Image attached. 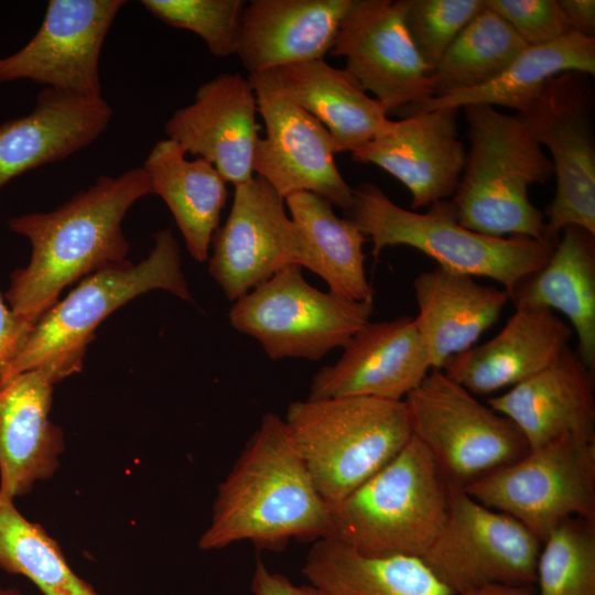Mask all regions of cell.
<instances>
[{
	"label": "cell",
	"instance_id": "cell-1",
	"mask_svg": "<svg viewBox=\"0 0 595 595\" xmlns=\"http://www.w3.org/2000/svg\"><path fill=\"white\" fill-rule=\"evenodd\" d=\"M149 194V174L134 167L98 177L51 212L9 219V228L26 237L32 248L29 263L11 274L4 295L10 309L34 325L64 288L127 260L129 244L121 224L129 208Z\"/></svg>",
	"mask_w": 595,
	"mask_h": 595
},
{
	"label": "cell",
	"instance_id": "cell-2",
	"mask_svg": "<svg viewBox=\"0 0 595 595\" xmlns=\"http://www.w3.org/2000/svg\"><path fill=\"white\" fill-rule=\"evenodd\" d=\"M332 506L316 488L283 418L263 414L217 488L201 550L248 541L281 549L292 539L318 540L331 531Z\"/></svg>",
	"mask_w": 595,
	"mask_h": 595
},
{
	"label": "cell",
	"instance_id": "cell-3",
	"mask_svg": "<svg viewBox=\"0 0 595 595\" xmlns=\"http://www.w3.org/2000/svg\"><path fill=\"white\" fill-rule=\"evenodd\" d=\"M463 109L470 147L450 199L456 220L490 237L547 239L544 214L529 197L531 185L553 176L543 148L518 115L486 105Z\"/></svg>",
	"mask_w": 595,
	"mask_h": 595
},
{
	"label": "cell",
	"instance_id": "cell-4",
	"mask_svg": "<svg viewBox=\"0 0 595 595\" xmlns=\"http://www.w3.org/2000/svg\"><path fill=\"white\" fill-rule=\"evenodd\" d=\"M150 255L138 264L125 260L83 278L35 322L3 378L40 370L55 385L83 369L96 328L117 309L151 290L192 300L180 248L170 228L153 235Z\"/></svg>",
	"mask_w": 595,
	"mask_h": 595
},
{
	"label": "cell",
	"instance_id": "cell-5",
	"mask_svg": "<svg viewBox=\"0 0 595 595\" xmlns=\"http://www.w3.org/2000/svg\"><path fill=\"white\" fill-rule=\"evenodd\" d=\"M345 217L370 239L375 259L387 247L409 246L446 271L495 280L509 299L548 262L555 246L547 239L473 231L456 220L450 199L430 205L426 213L405 209L370 183L353 188Z\"/></svg>",
	"mask_w": 595,
	"mask_h": 595
},
{
	"label": "cell",
	"instance_id": "cell-6",
	"mask_svg": "<svg viewBox=\"0 0 595 595\" xmlns=\"http://www.w3.org/2000/svg\"><path fill=\"white\" fill-rule=\"evenodd\" d=\"M321 495L335 506L390 462L412 436L404 400H296L283 418Z\"/></svg>",
	"mask_w": 595,
	"mask_h": 595
},
{
	"label": "cell",
	"instance_id": "cell-7",
	"mask_svg": "<svg viewBox=\"0 0 595 595\" xmlns=\"http://www.w3.org/2000/svg\"><path fill=\"white\" fill-rule=\"evenodd\" d=\"M447 506L448 483L412 435L390 462L332 506L327 538L363 554L422 558Z\"/></svg>",
	"mask_w": 595,
	"mask_h": 595
},
{
	"label": "cell",
	"instance_id": "cell-8",
	"mask_svg": "<svg viewBox=\"0 0 595 595\" xmlns=\"http://www.w3.org/2000/svg\"><path fill=\"white\" fill-rule=\"evenodd\" d=\"M404 402L412 435L451 485L464 488L530 451L511 420L440 369H431Z\"/></svg>",
	"mask_w": 595,
	"mask_h": 595
},
{
	"label": "cell",
	"instance_id": "cell-9",
	"mask_svg": "<svg viewBox=\"0 0 595 595\" xmlns=\"http://www.w3.org/2000/svg\"><path fill=\"white\" fill-rule=\"evenodd\" d=\"M374 299L349 301L323 292L291 264L235 301L231 326L258 340L273 360H320L369 322Z\"/></svg>",
	"mask_w": 595,
	"mask_h": 595
},
{
	"label": "cell",
	"instance_id": "cell-10",
	"mask_svg": "<svg viewBox=\"0 0 595 595\" xmlns=\"http://www.w3.org/2000/svg\"><path fill=\"white\" fill-rule=\"evenodd\" d=\"M464 489L543 542L569 518L595 520V440L564 435Z\"/></svg>",
	"mask_w": 595,
	"mask_h": 595
},
{
	"label": "cell",
	"instance_id": "cell-11",
	"mask_svg": "<svg viewBox=\"0 0 595 595\" xmlns=\"http://www.w3.org/2000/svg\"><path fill=\"white\" fill-rule=\"evenodd\" d=\"M541 545L520 521L448 484L445 520L421 559L458 595L490 584L533 586Z\"/></svg>",
	"mask_w": 595,
	"mask_h": 595
},
{
	"label": "cell",
	"instance_id": "cell-12",
	"mask_svg": "<svg viewBox=\"0 0 595 595\" xmlns=\"http://www.w3.org/2000/svg\"><path fill=\"white\" fill-rule=\"evenodd\" d=\"M589 76L577 72L552 78L541 96L517 113L548 150L555 193L545 210V238L556 244L569 226L595 235V139Z\"/></svg>",
	"mask_w": 595,
	"mask_h": 595
},
{
	"label": "cell",
	"instance_id": "cell-13",
	"mask_svg": "<svg viewBox=\"0 0 595 595\" xmlns=\"http://www.w3.org/2000/svg\"><path fill=\"white\" fill-rule=\"evenodd\" d=\"M263 119L252 170L283 198L310 192L346 210L350 187L336 166L328 131L283 89L273 71L248 76Z\"/></svg>",
	"mask_w": 595,
	"mask_h": 595
},
{
	"label": "cell",
	"instance_id": "cell-14",
	"mask_svg": "<svg viewBox=\"0 0 595 595\" xmlns=\"http://www.w3.org/2000/svg\"><path fill=\"white\" fill-rule=\"evenodd\" d=\"M387 113L434 98L431 69L405 28L401 0H353L329 52Z\"/></svg>",
	"mask_w": 595,
	"mask_h": 595
},
{
	"label": "cell",
	"instance_id": "cell-15",
	"mask_svg": "<svg viewBox=\"0 0 595 595\" xmlns=\"http://www.w3.org/2000/svg\"><path fill=\"white\" fill-rule=\"evenodd\" d=\"M125 0H51L35 35L0 58V83L29 79L74 95L101 97L99 58Z\"/></svg>",
	"mask_w": 595,
	"mask_h": 595
},
{
	"label": "cell",
	"instance_id": "cell-16",
	"mask_svg": "<svg viewBox=\"0 0 595 595\" xmlns=\"http://www.w3.org/2000/svg\"><path fill=\"white\" fill-rule=\"evenodd\" d=\"M208 271L236 301L300 260V239L284 198L263 178L235 186L227 220L213 235Z\"/></svg>",
	"mask_w": 595,
	"mask_h": 595
},
{
	"label": "cell",
	"instance_id": "cell-17",
	"mask_svg": "<svg viewBox=\"0 0 595 595\" xmlns=\"http://www.w3.org/2000/svg\"><path fill=\"white\" fill-rule=\"evenodd\" d=\"M458 109L437 108L390 120L351 159L374 164L401 182L411 208L450 199L459 182L466 152L457 138Z\"/></svg>",
	"mask_w": 595,
	"mask_h": 595
},
{
	"label": "cell",
	"instance_id": "cell-18",
	"mask_svg": "<svg viewBox=\"0 0 595 595\" xmlns=\"http://www.w3.org/2000/svg\"><path fill=\"white\" fill-rule=\"evenodd\" d=\"M258 105L249 78L224 73L202 84L194 101L165 122L169 139L213 164L234 186L253 177Z\"/></svg>",
	"mask_w": 595,
	"mask_h": 595
},
{
	"label": "cell",
	"instance_id": "cell-19",
	"mask_svg": "<svg viewBox=\"0 0 595 595\" xmlns=\"http://www.w3.org/2000/svg\"><path fill=\"white\" fill-rule=\"evenodd\" d=\"M333 365L313 377L309 399L374 397L402 401L431 371L411 316L366 323Z\"/></svg>",
	"mask_w": 595,
	"mask_h": 595
},
{
	"label": "cell",
	"instance_id": "cell-20",
	"mask_svg": "<svg viewBox=\"0 0 595 595\" xmlns=\"http://www.w3.org/2000/svg\"><path fill=\"white\" fill-rule=\"evenodd\" d=\"M500 332L450 358L441 369L474 396H488L531 378L569 347L573 329L550 309L519 304Z\"/></svg>",
	"mask_w": 595,
	"mask_h": 595
},
{
	"label": "cell",
	"instance_id": "cell-21",
	"mask_svg": "<svg viewBox=\"0 0 595 595\" xmlns=\"http://www.w3.org/2000/svg\"><path fill=\"white\" fill-rule=\"evenodd\" d=\"M487 404L516 424L530 450L564 435L595 440L594 371L570 347L537 375L488 398Z\"/></svg>",
	"mask_w": 595,
	"mask_h": 595
},
{
	"label": "cell",
	"instance_id": "cell-22",
	"mask_svg": "<svg viewBox=\"0 0 595 595\" xmlns=\"http://www.w3.org/2000/svg\"><path fill=\"white\" fill-rule=\"evenodd\" d=\"M53 387L40 370L0 380V494L11 499L60 466L64 436L50 420Z\"/></svg>",
	"mask_w": 595,
	"mask_h": 595
},
{
	"label": "cell",
	"instance_id": "cell-23",
	"mask_svg": "<svg viewBox=\"0 0 595 595\" xmlns=\"http://www.w3.org/2000/svg\"><path fill=\"white\" fill-rule=\"evenodd\" d=\"M104 97L44 88L33 110L0 125V188L37 166L58 162L93 143L108 127Z\"/></svg>",
	"mask_w": 595,
	"mask_h": 595
},
{
	"label": "cell",
	"instance_id": "cell-24",
	"mask_svg": "<svg viewBox=\"0 0 595 595\" xmlns=\"http://www.w3.org/2000/svg\"><path fill=\"white\" fill-rule=\"evenodd\" d=\"M353 0H252L242 11L236 55L249 74L324 60Z\"/></svg>",
	"mask_w": 595,
	"mask_h": 595
},
{
	"label": "cell",
	"instance_id": "cell-25",
	"mask_svg": "<svg viewBox=\"0 0 595 595\" xmlns=\"http://www.w3.org/2000/svg\"><path fill=\"white\" fill-rule=\"evenodd\" d=\"M416 329L432 369L473 346L500 317L510 300L504 289L484 285L473 277L436 268L413 281Z\"/></svg>",
	"mask_w": 595,
	"mask_h": 595
},
{
	"label": "cell",
	"instance_id": "cell-26",
	"mask_svg": "<svg viewBox=\"0 0 595 595\" xmlns=\"http://www.w3.org/2000/svg\"><path fill=\"white\" fill-rule=\"evenodd\" d=\"M548 262L523 280L510 300L565 315L577 336V355L595 370V235L569 226Z\"/></svg>",
	"mask_w": 595,
	"mask_h": 595
},
{
	"label": "cell",
	"instance_id": "cell-27",
	"mask_svg": "<svg viewBox=\"0 0 595 595\" xmlns=\"http://www.w3.org/2000/svg\"><path fill=\"white\" fill-rule=\"evenodd\" d=\"M272 71L286 94L328 131L335 153L354 152L389 121L385 107L345 68L314 60Z\"/></svg>",
	"mask_w": 595,
	"mask_h": 595
},
{
	"label": "cell",
	"instance_id": "cell-28",
	"mask_svg": "<svg viewBox=\"0 0 595 595\" xmlns=\"http://www.w3.org/2000/svg\"><path fill=\"white\" fill-rule=\"evenodd\" d=\"M142 167L150 176L152 194L171 210L190 255L198 262L207 261L228 197L226 181L206 160H187L184 149L169 138L153 145Z\"/></svg>",
	"mask_w": 595,
	"mask_h": 595
},
{
	"label": "cell",
	"instance_id": "cell-29",
	"mask_svg": "<svg viewBox=\"0 0 595 595\" xmlns=\"http://www.w3.org/2000/svg\"><path fill=\"white\" fill-rule=\"evenodd\" d=\"M302 574L323 595H454L420 556L363 554L332 538L315 540Z\"/></svg>",
	"mask_w": 595,
	"mask_h": 595
},
{
	"label": "cell",
	"instance_id": "cell-30",
	"mask_svg": "<svg viewBox=\"0 0 595 595\" xmlns=\"http://www.w3.org/2000/svg\"><path fill=\"white\" fill-rule=\"evenodd\" d=\"M577 72L595 75V37L576 32L552 43L526 47L495 79L479 87L462 90L407 107L405 117L437 108L461 109L473 105L500 106L527 110L555 76Z\"/></svg>",
	"mask_w": 595,
	"mask_h": 595
},
{
	"label": "cell",
	"instance_id": "cell-31",
	"mask_svg": "<svg viewBox=\"0 0 595 595\" xmlns=\"http://www.w3.org/2000/svg\"><path fill=\"white\" fill-rule=\"evenodd\" d=\"M300 239L299 266L321 277L328 292L349 301L374 299L363 247L367 237L332 204L310 192L284 198Z\"/></svg>",
	"mask_w": 595,
	"mask_h": 595
},
{
	"label": "cell",
	"instance_id": "cell-32",
	"mask_svg": "<svg viewBox=\"0 0 595 595\" xmlns=\"http://www.w3.org/2000/svg\"><path fill=\"white\" fill-rule=\"evenodd\" d=\"M527 43L486 6L467 23L431 73L435 96L479 87L499 76Z\"/></svg>",
	"mask_w": 595,
	"mask_h": 595
},
{
	"label": "cell",
	"instance_id": "cell-33",
	"mask_svg": "<svg viewBox=\"0 0 595 595\" xmlns=\"http://www.w3.org/2000/svg\"><path fill=\"white\" fill-rule=\"evenodd\" d=\"M0 569L33 582L44 595H98L68 565L58 543L0 494Z\"/></svg>",
	"mask_w": 595,
	"mask_h": 595
},
{
	"label": "cell",
	"instance_id": "cell-34",
	"mask_svg": "<svg viewBox=\"0 0 595 595\" xmlns=\"http://www.w3.org/2000/svg\"><path fill=\"white\" fill-rule=\"evenodd\" d=\"M537 595H595V520L569 518L542 542Z\"/></svg>",
	"mask_w": 595,
	"mask_h": 595
},
{
	"label": "cell",
	"instance_id": "cell-35",
	"mask_svg": "<svg viewBox=\"0 0 595 595\" xmlns=\"http://www.w3.org/2000/svg\"><path fill=\"white\" fill-rule=\"evenodd\" d=\"M161 22L198 35L215 57L236 54L244 0H142Z\"/></svg>",
	"mask_w": 595,
	"mask_h": 595
},
{
	"label": "cell",
	"instance_id": "cell-36",
	"mask_svg": "<svg viewBox=\"0 0 595 595\" xmlns=\"http://www.w3.org/2000/svg\"><path fill=\"white\" fill-rule=\"evenodd\" d=\"M401 4L411 41L432 72L485 0H401Z\"/></svg>",
	"mask_w": 595,
	"mask_h": 595
},
{
	"label": "cell",
	"instance_id": "cell-37",
	"mask_svg": "<svg viewBox=\"0 0 595 595\" xmlns=\"http://www.w3.org/2000/svg\"><path fill=\"white\" fill-rule=\"evenodd\" d=\"M527 43L538 46L552 43L572 29L558 0H485Z\"/></svg>",
	"mask_w": 595,
	"mask_h": 595
},
{
	"label": "cell",
	"instance_id": "cell-38",
	"mask_svg": "<svg viewBox=\"0 0 595 595\" xmlns=\"http://www.w3.org/2000/svg\"><path fill=\"white\" fill-rule=\"evenodd\" d=\"M33 324L19 317L0 294V380L18 355Z\"/></svg>",
	"mask_w": 595,
	"mask_h": 595
},
{
	"label": "cell",
	"instance_id": "cell-39",
	"mask_svg": "<svg viewBox=\"0 0 595 595\" xmlns=\"http://www.w3.org/2000/svg\"><path fill=\"white\" fill-rule=\"evenodd\" d=\"M253 595H323L312 585H296L286 576L270 571L260 559L256 561L251 577Z\"/></svg>",
	"mask_w": 595,
	"mask_h": 595
},
{
	"label": "cell",
	"instance_id": "cell-40",
	"mask_svg": "<svg viewBox=\"0 0 595 595\" xmlns=\"http://www.w3.org/2000/svg\"><path fill=\"white\" fill-rule=\"evenodd\" d=\"M573 32L595 37L594 0H558Z\"/></svg>",
	"mask_w": 595,
	"mask_h": 595
},
{
	"label": "cell",
	"instance_id": "cell-41",
	"mask_svg": "<svg viewBox=\"0 0 595 595\" xmlns=\"http://www.w3.org/2000/svg\"><path fill=\"white\" fill-rule=\"evenodd\" d=\"M458 595H537L533 586L490 584L466 591Z\"/></svg>",
	"mask_w": 595,
	"mask_h": 595
},
{
	"label": "cell",
	"instance_id": "cell-42",
	"mask_svg": "<svg viewBox=\"0 0 595 595\" xmlns=\"http://www.w3.org/2000/svg\"><path fill=\"white\" fill-rule=\"evenodd\" d=\"M0 595H22L15 587H0Z\"/></svg>",
	"mask_w": 595,
	"mask_h": 595
}]
</instances>
